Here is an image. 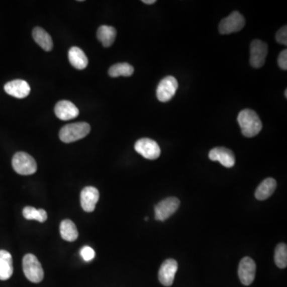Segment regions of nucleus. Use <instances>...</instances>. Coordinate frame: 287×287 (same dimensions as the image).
I'll use <instances>...</instances> for the list:
<instances>
[{
	"mask_svg": "<svg viewBox=\"0 0 287 287\" xmlns=\"http://www.w3.org/2000/svg\"><path fill=\"white\" fill-rule=\"evenodd\" d=\"M238 122L243 135L246 137H255L262 129L260 118L252 110H242L238 116Z\"/></svg>",
	"mask_w": 287,
	"mask_h": 287,
	"instance_id": "obj_1",
	"label": "nucleus"
},
{
	"mask_svg": "<svg viewBox=\"0 0 287 287\" xmlns=\"http://www.w3.org/2000/svg\"><path fill=\"white\" fill-rule=\"evenodd\" d=\"M90 132V126L85 122L69 124L61 129L59 138L62 142L72 143L84 138Z\"/></svg>",
	"mask_w": 287,
	"mask_h": 287,
	"instance_id": "obj_2",
	"label": "nucleus"
},
{
	"mask_svg": "<svg viewBox=\"0 0 287 287\" xmlns=\"http://www.w3.org/2000/svg\"><path fill=\"white\" fill-rule=\"evenodd\" d=\"M23 269L27 279L35 283L43 281L44 271L40 262L34 254H26L23 259Z\"/></svg>",
	"mask_w": 287,
	"mask_h": 287,
	"instance_id": "obj_3",
	"label": "nucleus"
},
{
	"mask_svg": "<svg viewBox=\"0 0 287 287\" xmlns=\"http://www.w3.org/2000/svg\"><path fill=\"white\" fill-rule=\"evenodd\" d=\"M12 166L14 170L20 175H32L37 171L36 161L27 152H19L16 153L12 159Z\"/></svg>",
	"mask_w": 287,
	"mask_h": 287,
	"instance_id": "obj_4",
	"label": "nucleus"
},
{
	"mask_svg": "<svg viewBox=\"0 0 287 287\" xmlns=\"http://www.w3.org/2000/svg\"><path fill=\"white\" fill-rule=\"evenodd\" d=\"M245 21L243 15L239 12H233L228 17L220 22L219 31L222 35H229L241 31L244 27Z\"/></svg>",
	"mask_w": 287,
	"mask_h": 287,
	"instance_id": "obj_5",
	"label": "nucleus"
},
{
	"mask_svg": "<svg viewBox=\"0 0 287 287\" xmlns=\"http://www.w3.org/2000/svg\"><path fill=\"white\" fill-rule=\"evenodd\" d=\"M180 202L175 197H169L160 201L155 207V218L159 221H165L177 211Z\"/></svg>",
	"mask_w": 287,
	"mask_h": 287,
	"instance_id": "obj_6",
	"label": "nucleus"
},
{
	"mask_svg": "<svg viewBox=\"0 0 287 287\" xmlns=\"http://www.w3.org/2000/svg\"><path fill=\"white\" fill-rule=\"evenodd\" d=\"M178 82L175 77L168 76L159 83L156 89V97L161 103H167L173 98L177 90Z\"/></svg>",
	"mask_w": 287,
	"mask_h": 287,
	"instance_id": "obj_7",
	"label": "nucleus"
},
{
	"mask_svg": "<svg viewBox=\"0 0 287 287\" xmlns=\"http://www.w3.org/2000/svg\"><path fill=\"white\" fill-rule=\"evenodd\" d=\"M134 148L139 154L149 160H156L160 156V146L152 139H140L136 142Z\"/></svg>",
	"mask_w": 287,
	"mask_h": 287,
	"instance_id": "obj_8",
	"label": "nucleus"
},
{
	"mask_svg": "<svg viewBox=\"0 0 287 287\" xmlns=\"http://www.w3.org/2000/svg\"><path fill=\"white\" fill-rule=\"evenodd\" d=\"M250 63L254 68L262 67L266 62L267 56L268 46L266 43L261 40H254L251 42L250 47Z\"/></svg>",
	"mask_w": 287,
	"mask_h": 287,
	"instance_id": "obj_9",
	"label": "nucleus"
},
{
	"mask_svg": "<svg viewBox=\"0 0 287 287\" xmlns=\"http://www.w3.org/2000/svg\"><path fill=\"white\" fill-rule=\"evenodd\" d=\"M256 273V265L252 258L245 257L240 261L239 265V277L242 283L250 285L254 281Z\"/></svg>",
	"mask_w": 287,
	"mask_h": 287,
	"instance_id": "obj_10",
	"label": "nucleus"
},
{
	"mask_svg": "<svg viewBox=\"0 0 287 287\" xmlns=\"http://www.w3.org/2000/svg\"><path fill=\"white\" fill-rule=\"evenodd\" d=\"M177 269V262L172 258L164 261L159 270L158 277L160 283L164 286H171L173 283Z\"/></svg>",
	"mask_w": 287,
	"mask_h": 287,
	"instance_id": "obj_11",
	"label": "nucleus"
},
{
	"mask_svg": "<svg viewBox=\"0 0 287 287\" xmlns=\"http://www.w3.org/2000/svg\"><path fill=\"white\" fill-rule=\"evenodd\" d=\"M4 90L8 94L14 98L23 99L30 94L31 87L24 80L16 79L7 83L6 85H4Z\"/></svg>",
	"mask_w": 287,
	"mask_h": 287,
	"instance_id": "obj_12",
	"label": "nucleus"
},
{
	"mask_svg": "<svg viewBox=\"0 0 287 287\" xmlns=\"http://www.w3.org/2000/svg\"><path fill=\"white\" fill-rule=\"evenodd\" d=\"M57 118L62 121L74 119L79 115V110L75 105L66 100L60 101L54 107Z\"/></svg>",
	"mask_w": 287,
	"mask_h": 287,
	"instance_id": "obj_13",
	"label": "nucleus"
},
{
	"mask_svg": "<svg viewBox=\"0 0 287 287\" xmlns=\"http://www.w3.org/2000/svg\"><path fill=\"white\" fill-rule=\"evenodd\" d=\"M209 158L212 161L220 162L226 168H232L235 165V155L232 151L224 147L212 149L209 152Z\"/></svg>",
	"mask_w": 287,
	"mask_h": 287,
	"instance_id": "obj_14",
	"label": "nucleus"
},
{
	"mask_svg": "<svg viewBox=\"0 0 287 287\" xmlns=\"http://www.w3.org/2000/svg\"><path fill=\"white\" fill-rule=\"evenodd\" d=\"M99 201V192L94 187H85L81 193V205L86 212L94 211L97 203Z\"/></svg>",
	"mask_w": 287,
	"mask_h": 287,
	"instance_id": "obj_15",
	"label": "nucleus"
},
{
	"mask_svg": "<svg viewBox=\"0 0 287 287\" xmlns=\"http://www.w3.org/2000/svg\"><path fill=\"white\" fill-rule=\"evenodd\" d=\"M13 259L8 251L0 250V280L6 281L13 274Z\"/></svg>",
	"mask_w": 287,
	"mask_h": 287,
	"instance_id": "obj_16",
	"label": "nucleus"
},
{
	"mask_svg": "<svg viewBox=\"0 0 287 287\" xmlns=\"http://www.w3.org/2000/svg\"><path fill=\"white\" fill-rule=\"evenodd\" d=\"M68 58L70 64L76 69H84L88 66V58L79 47L73 46L69 49Z\"/></svg>",
	"mask_w": 287,
	"mask_h": 287,
	"instance_id": "obj_17",
	"label": "nucleus"
},
{
	"mask_svg": "<svg viewBox=\"0 0 287 287\" xmlns=\"http://www.w3.org/2000/svg\"><path fill=\"white\" fill-rule=\"evenodd\" d=\"M277 187V182L273 178L264 179L257 187L255 191V197L258 201H265L271 197Z\"/></svg>",
	"mask_w": 287,
	"mask_h": 287,
	"instance_id": "obj_18",
	"label": "nucleus"
},
{
	"mask_svg": "<svg viewBox=\"0 0 287 287\" xmlns=\"http://www.w3.org/2000/svg\"><path fill=\"white\" fill-rule=\"evenodd\" d=\"M32 36L37 44L40 46L43 50L46 51L52 50L53 46H54L52 39L44 29L41 27H35L32 32Z\"/></svg>",
	"mask_w": 287,
	"mask_h": 287,
	"instance_id": "obj_19",
	"label": "nucleus"
},
{
	"mask_svg": "<svg viewBox=\"0 0 287 287\" xmlns=\"http://www.w3.org/2000/svg\"><path fill=\"white\" fill-rule=\"evenodd\" d=\"M97 37L105 47H110L114 44L117 37V31L110 26H102L97 32Z\"/></svg>",
	"mask_w": 287,
	"mask_h": 287,
	"instance_id": "obj_20",
	"label": "nucleus"
},
{
	"mask_svg": "<svg viewBox=\"0 0 287 287\" xmlns=\"http://www.w3.org/2000/svg\"><path fill=\"white\" fill-rule=\"evenodd\" d=\"M60 233L62 239L68 242L75 241L78 237V231L75 224L69 220L62 221L60 224Z\"/></svg>",
	"mask_w": 287,
	"mask_h": 287,
	"instance_id": "obj_21",
	"label": "nucleus"
},
{
	"mask_svg": "<svg viewBox=\"0 0 287 287\" xmlns=\"http://www.w3.org/2000/svg\"><path fill=\"white\" fill-rule=\"evenodd\" d=\"M133 72L134 69L131 65L123 62V63L115 64L111 66L109 69V75L112 77H120V76L129 77L133 75Z\"/></svg>",
	"mask_w": 287,
	"mask_h": 287,
	"instance_id": "obj_22",
	"label": "nucleus"
},
{
	"mask_svg": "<svg viewBox=\"0 0 287 287\" xmlns=\"http://www.w3.org/2000/svg\"><path fill=\"white\" fill-rule=\"evenodd\" d=\"M23 215L27 220H37L43 223L47 220V213L44 209H36L33 207H26L23 209Z\"/></svg>",
	"mask_w": 287,
	"mask_h": 287,
	"instance_id": "obj_23",
	"label": "nucleus"
},
{
	"mask_svg": "<svg viewBox=\"0 0 287 287\" xmlns=\"http://www.w3.org/2000/svg\"><path fill=\"white\" fill-rule=\"evenodd\" d=\"M274 261L277 267L284 269L287 266V247L285 243L277 245L274 254Z\"/></svg>",
	"mask_w": 287,
	"mask_h": 287,
	"instance_id": "obj_24",
	"label": "nucleus"
},
{
	"mask_svg": "<svg viewBox=\"0 0 287 287\" xmlns=\"http://www.w3.org/2000/svg\"><path fill=\"white\" fill-rule=\"evenodd\" d=\"M81 258L85 261V262H90L95 257V251L93 249L91 248L90 247L85 246L81 249L80 251Z\"/></svg>",
	"mask_w": 287,
	"mask_h": 287,
	"instance_id": "obj_25",
	"label": "nucleus"
},
{
	"mask_svg": "<svg viewBox=\"0 0 287 287\" xmlns=\"http://www.w3.org/2000/svg\"><path fill=\"white\" fill-rule=\"evenodd\" d=\"M276 40L279 44L287 45V27L284 26L276 34Z\"/></svg>",
	"mask_w": 287,
	"mask_h": 287,
	"instance_id": "obj_26",
	"label": "nucleus"
},
{
	"mask_svg": "<svg viewBox=\"0 0 287 287\" xmlns=\"http://www.w3.org/2000/svg\"><path fill=\"white\" fill-rule=\"evenodd\" d=\"M277 63L278 66L281 69L286 70L287 69V50H284L281 51V54L278 56L277 59Z\"/></svg>",
	"mask_w": 287,
	"mask_h": 287,
	"instance_id": "obj_27",
	"label": "nucleus"
},
{
	"mask_svg": "<svg viewBox=\"0 0 287 287\" xmlns=\"http://www.w3.org/2000/svg\"><path fill=\"white\" fill-rule=\"evenodd\" d=\"M142 2L148 5H152V4H154L156 1V0H143Z\"/></svg>",
	"mask_w": 287,
	"mask_h": 287,
	"instance_id": "obj_28",
	"label": "nucleus"
},
{
	"mask_svg": "<svg viewBox=\"0 0 287 287\" xmlns=\"http://www.w3.org/2000/svg\"><path fill=\"white\" fill-rule=\"evenodd\" d=\"M285 98H287V90H286V89H285Z\"/></svg>",
	"mask_w": 287,
	"mask_h": 287,
	"instance_id": "obj_29",
	"label": "nucleus"
}]
</instances>
